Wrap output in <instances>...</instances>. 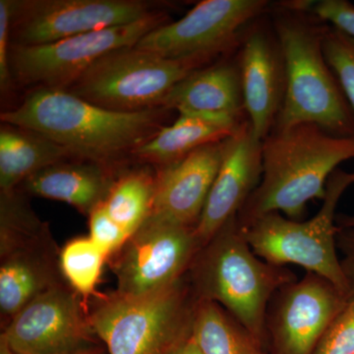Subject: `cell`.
I'll list each match as a JSON object with an SVG mask.
<instances>
[{"instance_id":"1","label":"cell","mask_w":354,"mask_h":354,"mask_svg":"<svg viewBox=\"0 0 354 354\" xmlns=\"http://www.w3.org/2000/svg\"><path fill=\"white\" fill-rule=\"evenodd\" d=\"M164 108L120 113L91 104L67 91L37 88L2 123L41 133L66 149L75 160L116 167L167 127Z\"/></svg>"},{"instance_id":"2","label":"cell","mask_w":354,"mask_h":354,"mask_svg":"<svg viewBox=\"0 0 354 354\" xmlns=\"http://www.w3.org/2000/svg\"><path fill=\"white\" fill-rule=\"evenodd\" d=\"M313 2L270 6L286 72L285 102L274 129L312 123L334 136L354 138L353 109L324 53L328 23L313 13Z\"/></svg>"},{"instance_id":"3","label":"cell","mask_w":354,"mask_h":354,"mask_svg":"<svg viewBox=\"0 0 354 354\" xmlns=\"http://www.w3.org/2000/svg\"><path fill=\"white\" fill-rule=\"evenodd\" d=\"M354 158V138L334 136L318 125L301 123L272 129L262 142V177L239 223L277 212L300 221L311 200H323L330 176Z\"/></svg>"},{"instance_id":"4","label":"cell","mask_w":354,"mask_h":354,"mask_svg":"<svg viewBox=\"0 0 354 354\" xmlns=\"http://www.w3.org/2000/svg\"><path fill=\"white\" fill-rule=\"evenodd\" d=\"M187 276L198 300L220 305L263 344L272 297L297 279L288 268L256 255L237 216L201 247Z\"/></svg>"},{"instance_id":"5","label":"cell","mask_w":354,"mask_h":354,"mask_svg":"<svg viewBox=\"0 0 354 354\" xmlns=\"http://www.w3.org/2000/svg\"><path fill=\"white\" fill-rule=\"evenodd\" d=\"M95 297L91 323L109 354H169L192 335L198 299L187 274L147 295Z\"/></svg>"},{"instance_id":"6","label":"cell","mask_w":354,"mask_h":354,"mask_svg":"<svg viewBox=\"0 0 354 354\" xmlns=\"http://www.w3.org/2000/svg\"><path fill=\"white\" fill-rule=\"evenodd\" d=\"M354 172L337 169L326 186L323 204L313 218L295 221L277 212L239 223L256 255L270 264L297 265L327 279L349 298L348 281L337 253V208Z\"/></svg>"},{"instance_id":"7","label":"cell","mask_w":354,"mask_h":354,"mask_svg":"<svg viewBox=\"0 0 354 354\" xmlns=\"http://www.w3.org/2000/svg\"><path fill=\"white\" fill-rule=\"evenodd\" d=\"M227 55L209 53L165 58L135 46L121 48L97 60L64 91L120 113L162 108L176 84Z\"/></svg>"},{"instance_id":"8","label":"cell","mask_w":354,"mask_h":354,"mask_svg":"<svg viewBox=\"0 0 354 354\" xmlns=\"http://www.w3.org/2000/svg\"><path fill=\"white\" fill-rule=\"evenodd\" d=\"M171 22L165 11H156L130 24L85 32L39 46L11 44L12 78L26 87L66 90L104 55L133 48L146 35Z\"/></svg>"},{"instance_id":"9","label":"cell","mask_w":354,"mask_h":354,"mask_svg":"<svg viewBox=\"0 0 354 354\" xmlns=\"http://www.w3.org/2000/svg\"><path fill=\"white\" fill-rule=\"evenodd\" d=\"M201 244L195 227L150 216L109 258L121 295H147L174 285L189 271Z\"/></svg>"},{"instance_id":"10","label":"cell","mask_w":354,"mask_h":354,"mask_svg":"<svg viewBox=\"0 0 354 354\" xmlns=\"http://www.w3.org/2000/svg\"><path fill=\"white\" fill-rule=\"evenodd\" d=\"M162 6L145 0H13L11 44L39 46L130 24Z\"/></svg>"},{"instance_id":"11","label":"cell","mask_w":354,"mask_h":354,"mask_svg":"<svg viewBox=\"0 0 354 354\" xmlns=\"http://www.w3.org/2000/svg\"><path fill=\"white\" fill-rule=\"evenodd\" d=\"M270 6L266 0H204L181 19L149 32L135 48L165 58L232 55L241 44L244 28L262 17Z\"/></svg>"},{"instance_id":"12","label":"cell","mask_w":354,"mask_h":354,"mask_svg":"<svg viewBox=\"0 0 354 354\" xmlns=\"http://www.w3.org/2000/svg\"><path fill=\"white\" fill-rule=\"evenodd\" d=\"M17 354H66L97 346L87 302L65 281L39 295L1 333Z\"/></svg>"},{"instance_id":"13","label":"cell","mask_w":354,"mask_h":354,"mask_svg":"<svg viewBox=\"0 0 354 354\" xmlns=\"http://www.w3.org/2000/svg\"><path fill=\"white\" fill-rule=\"evenodd\" d=\"M349 298L312 272L277 292L268 312L272 354H314L319 342Z\"/></svg>"},{"instance_id":"14","label":"cell","mask_w":354,"mask_h":354,"mask_svg":"<svg viewBox=\"0 0 354 354\" xmlns=\"http://www.w3.org/2000/svg\"><path fill=\"white\" fill-rule=\"evenodd\" d=\"M250 28L242 37L239 59L244 109L254 136L263 142L274 129L285 102L286 64L274 29L257 22Z\"/></svg>"},{"instance_id":"15","label":"cell","mask_w":354,"mask_h":354,"mask_svg":"<svg viewBox=\"0 0 354 354\" xmlns=\"http://www.w3.org/2000/svg\"><path fill=\"white\" fill-rule=\"evenodd\" d=\"M262 141L248 120L225 140V153L195 234L205 245L228 221L239 215L262 177Z\"/></svg>"},{"instance_id":"16","label":"cell","mask_w":354,"mask_h":354,"mask_svg":"<svg viewBox=\"0 0 354 354\" xmlns=\"http://www.w3.org/2000/svg\"><path fill=\"white\" fill-rule=\"evenodd\" d=\"M225 140L203 146L178 162L158 169L150 216L196 227L220 169Z\"/></svg>"},{"instance_id":"17","label":"cell","mask_w":354,"mask_h":354,"mask_svg":"<svg viewBox=\"0 0 354 354\" xmlns=\"http://www.w3.org/2000/svg\"><path fill=\"white\" fill-rule=\"evenodd\" d=\"M53 236L0 255V314L4 327L53 286L65 283Z\"/></svg>"},{"instance_id":"18","label":"cell","mask_w":354,"mask_h":354,"mask_svg":"<svg viewBox=\"0 0 354 354\" xmlns=\"http://www.w3.org/2000/svg\"><path fill=\"white\" fill-rule=\"evenodd\" d=\"M116 167L68 160L32 174L18 189L26 195L67 203L85 216L106 201L120 171Z\"/></svg>"},{"instance_id":"19","label":"cell","mask_w":354,"mask_h":354,"mask_svg":"<svg viewBox=\"0 0 354 354\" xmlns=\"http://www.w3.org/2000/svg\"><path fill=\"white\" fill-rule=\"evenodd\" d=\"M169 111H200L246 118L239 53L191 73L165 97Z\"/></svg>"},{"instance_id":"20","label":"cell","mask_w":354,"mask_h":354,"mask_svg":"<svg viewBox=\"0 0 354 354\" xmlns=\"http://www.w3.org/2000/svg\"><path fill=\"white\" fill-rule=\"evenodd\" d=\"M178 118L140 147L133 157L158 169L178 162L193 151L232 136L248 118L228 114L179 111Z\"/></svg>"},{"instance_id":"21","label":"cell","mask_w":354,"mask_h":354,"mask_svg":"<svg viewBox=\"0 0 354 354\" xmlns=\"http://www.w3.org/2000/svg\"><path fill=\"white\" fill-rule=\"evenodd\" d=\"M68 160L75 158L41 133L1 123L0 193L12 192L36 172Z\"/></svg>"},{"instance_id":"22","label":"cell","mask_w":354,"mask_h":354,"mask_svg":"<svg viewBox=\"0 0 354 354\" xmlns=\"http://www.w3.org/2000/svg\"><path fill=\"white\" fill-rule=\"evenodd\" d=\"M193 337L205 354H267L258 341L220 305L198 300Z\"/></svg>"},{"instance_id":"23","label":"cell","mask_w":354,"mask_h":354,"mask_svg":"<svg viewBox=\"0 0 354 354\" xmlns=\"http://www.w3.org/2000/svg\"><path fill=\"white\" fill-rule=\"evenodd\" d=\"M158 171L136 169L120 172L106 201L109 215L129 236L145 223L152 213Z\"/></svg>"},{"instance_id":"24","label":"cell","mask_w":354,"mask_h":354,"mask_svg":"<svg viewBox=\"0 0 354 354\" xmlns=\"http://www.w3.org/2000/svg\"><path fill=\"white\" fill-rule=\"evenodd\" d=\"M108 255L90 237H77L60 250L59 266L66 283L88 302L97 295V283Z\"/></svg>"},{"instance_id":"25","label":"cell","mask_w":354,"mask_h":354,"mask_svg":"<svg viewBox=\"0 0 354 354\" xmlns=\"http://www.w3.org/2000/svg\"><path fill=\"white\" fill-rule=\"evenodd\" d=\"M323 50L354 113V39L328 24L324 32Z\"/></svg>"},{"instance_id":"26","label":"cell","mask_w":354,"mask_h":354,"mask_svg":"<svg viewBox=\"0 0 354 354\" xmlns=\"http://www.w3.org/2000/svg\"><path fill=\"white\" fill-rule=\"evenodd\" d=\"M314 354H354V297L335 316Z\"/></svg>"},{"instance_id":"27","label":"cell","mask_w":354,"mask_h":354,"mask_svg":"<svg viewBox=\"0 0 354 354\" xmlns=\"http://www.w3.org/2000/svg\"><path fill=\"white\" fill-rule=\"evenodd\" d=\"M90 237L109 258L120 250L129 235L109 215L104 204L100 205L88 216Z\"/></svg>"},{"instance_id":"28","label":"cell","mask_w":354,"mask_h":354,"mask_svg":"<svg viewBox=\"0 0 354 354\" xmlns=\"http://www.w3.org/2000/svg\"><path fill=\"white\" fill-rule=\"evenodd\" d=\"M312 11L328 24L354 39V4L348 0H321L313 2Z\"/></svg>"},{"instance_id":"29","label":"cell","mask_w":354,"mask_h":354,"mask_svg":"<svg viewBox=\"0 0 354 354\" xmlns=\"http://www.w3.org/2000/svg\"><path fill=\"white\" fill-rule=\"evenodd\" d=\"M13 0H0V87L6 92L11 87L10 69L11 23Z\"/></svg>"},{"instance_id":"30","label":"cell","mask_w":354,"mask_h":354,"mask_svg":"<svg viewBox=\"0 0 354 354\" xmlns=\"http://www.w3.org/2000/svg\"><path fill=\"white\" fill-rule=\"evenodd\" d=\"M337 239L344 254L342 271L348 281L349 298L354 297V215L337 216Z\"/></svg>"},{"instance_id":"31","label":"cell","mask_w":354,"mask_h":354,"mask_svg":"<svg viewBox=\"0 0 354 354\" xmlns=\"http://www.w3.org/2000/svg\"><path fill=\"white\" fill-rule=\"evenodd\" d=\"M169 354H205L193 335L179 344Z\"/></svg>"},{"instance_id":"32","label":"cell","mask_w":354,"mask_h":354,"mask_svg":"<svg viewBox=\"0 0 354 354\" xmlns=\"http://www.w3.org/2000/svg\"><path fill=\"white\" fill-rule=\"evenodd\" d=\"M66 354H109L108 351H104V349L100 348L99 346H93L90 348L80 349V351H74Z\"/></svg>"},{"instance_id":"33","label":"cell","mask_w":354,"mask_h":354,"mask_svg":"<svg viewBox=\"0 0 354 354\" xmlns=\"http://www.w3.org/2000/svg\"><path fill=\"white\" fill-rule=\"evenodd\" d=\"M0 354H17L3 335H0Z\"/></svg>"}]
</instances>
